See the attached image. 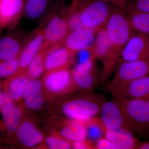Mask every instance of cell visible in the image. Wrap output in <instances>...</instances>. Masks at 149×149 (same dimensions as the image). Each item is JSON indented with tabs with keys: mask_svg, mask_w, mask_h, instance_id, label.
<instances>
[{
	"mask_svg": "<svg viewBox=\"0 0 149 149\" xmlns=\"http://www.w3.org/2000/svg\"><path fill=\"white\" fill-rule=\"evenodd\" d=\"M111 44V51L108 60L99 74L100 82L108 80L119 61L121 52L134 32L126 10L116 7L104 27Z\"/></svg>",
	"mask_w": 149,
	"mask_h": 149,
	"instance_id": "obj_1",
	"label": "cell"
},
{
	"mask_svg": "<svg viewBox=\"0 0 149 149\" xmlns=\"http://www.w3.org/2000/svg\"><path fill=\"white\" fill-rule=\"evenodd\" d=\"M104 96L94 92H85L82 95L67 100L63 104L61 111L69 119L86 123L97 117L104 102Z\"/></svg>",
	"mask_w": 149,
	"mask_h": 149,
	"instance_id": "obj_2",
	"label": "cell"
},
{
	"mask_svg": "<svg viewBox=\"0 0 149 149\" xmlns=\"http://www.w3.org/2000/svg\"><path fill=\"white\" fill-rule=\"evenodd\" d=\"M114 100L121 106L127 129L136 137L149 138V101L137 99Z\"/></svg>",
	"mask_w": 149,
	"mask_h": 149,
	"instance_id": "obj_3",
	"label": "cell"
},
{
	"mask_svg": "<svg viewBox=\"0 0 149 149\" xmlns=\"http://www.w3.org/2000/svg\"><path fill=\"white\" fill-rule=\"evenodd\" d=\"M83 26L97 33L105 26L117 6L102 0H74Z\"/></svg>",
	"mask_w": 149,
	"mask_h": 149,
	"instance_id": "obj_4",
	"label": "cell"
},
{
	"mask_svg": "<svg viewBox=\"0 0 149 149\" xmlns=\"http://www.w3.org/2000/svg\"><path fill=\"white\" fill-rule=\"evenodd\" d=\"M114 75L108 85L112 98H115L128 84L149 74V58L134 61H119Z\"/></svg>",
	"mask_w": 149,
	"mask_h": 149,
	"instance_id": "obj_5",
	"label": "cell"
},
{
	"mask_svg": "<svg viewBox=\"0 0 149 149\" xmlns=\"http://www.w3.org/2000/svg\"><path fill=\"white\" fill-rule=\"evenodd\" d=\"M96 58L91 54L86 61L78 63L71 70L73 83L76 89L84 92H94L100 83L97 73Z\"/></svg>",
	"mask_w": 149,
	"mask_h": 149,
	"instance_id": "obj_6",
	"label": "cell"
},
{
	"mask_svg": "<svg viewBox=\"0 0 149 149\" xmlns=\"http://www.w3.org/2000/svg\"><path fill=\"white\" fill-rule=\"evenodd\" d=\"M43 84L46 90L53 94H67L76 90L71 71L68 68L47 71Z\"/></svg>",
	"mask_w": 149,
	"mask_h": 149,
	"instance_id": "obj_7",
	"label": "cell"
},
{
	"mask_svg": "<svg viewBox=\"0 0 149 149\" xmlns=\"http://www.w3.org/2000/svg\"><path fill=\"white\" fill-rule=\"evenodd\" d=\"M0 142L10 141L21 123L22 109L15 102L0 110Z\"/></svg>",
	"mask_w": 149,
	"mask_h": 149,
	"instance_id": "obj_8",
	"label": "cell"
},
{
	"mask_svg": "<svg viewBox=\"0 0 149 149\" xmlns=\"http://www.w3.org/2000/svg\"><path fill=\"white\" fill-rule=\"evenodd\" d=\"M149 58V36L134 31L123 48L119 61H134Z\"/></svg>",
	"mask_w": 149,
	"mask_h": 149,
	"instance_id": "obj_9",
	"label": "cell"
},
{
	"mask_svg": "<svg viewBox=\"0 0 149 149\" xmlns=\"http://www.w3.org/2000/svg\"><path fill=\"white\" fill-rule=\"evenodd\" d=\"M45 42L44 28L40 27L27 37L21 53L19 56V64L15 74L25 72Z\"/></svg>",
	"mask_w": 149,
	"mask_h": 149,
	"instance_id": "obj_10",
	"label": "cell"
},
{
	"mask_svg": "<svg viewBox=\"0 0 149 149\" xmlns=\"http://www.w3.org/2000/svg\"><path fill=\"white\" fill-rule=\"evenodd\" d=\"M75 55L72 53L62 42L56 44L48 48L45 58L47 71L68 68L74 61Z\"/></svg>",
	"mask_w": 149,
	"mask_h": 149,
	"instance_id": "obj_11",
	"label": "cell"
},
{
	"mask_svg": "<svg viewBox=\"0 0 149 149\" xmlns=\"http://www.w3.org/2000/svg\"><path fill=\"white\" fill-rule=\"evenodd\" d=\"M105 129L126 128V123L122 108L118 102L112 99L105 101L101 108L98 116Z\"/></svg>",
	"mask_w": 149,
	"mask_h": 149,
	"instance_id": "obj_12",
	"label": "cell"
},
{
	"mask_svg": "<svg viewBox=\"0 0 149 149\" xmlns=\"http://www.w3.org/2000/svg\"><path fill=\"white\" fill-rule=\"evenodd\" d=\"M96 35L95 32L86 28L70 31L62 43L75 55L80 51L88 50L91 52Z\"/></svg>",
	"mask_w": 149,
	"mask_h": 149,
	"instance_id": "obj_13",
	"label": "cell"
},
{
	"mask_svg": "<svg viewBox=\"0 0 149 149\" xmlns=\"http://www.w3.org/2000/svg\"><path fill=\"white\" fill-rule=\"evenodd\" d=\"M27 0H0V27L12 29L18 23Z\"/></svg>",
	"mask_w": 149,
	"mask_h": 149,
	"instance_id": "obj_14",
	"label": "cell"
},
{
	"mask_svg": "<svg viewBox=\"0 0 149 149\" xmlns=\"http://www.w3.org/2000/svg\"><path fill=\"white\" fill-rule=\"evenodd\" d=\"M27 37L19 32H13L0 39V60L10 61L18 57Z\"/></svg>",
	"mask_w": 149,
	"mask_h": 149,
	"instance_id": "obj_15",
	"label": "cell"
},
{
	"mask_svg": "<svg viewBox=\"0 0 149 149\" xmlns=\"http://www.w3.org/2000/svg\"><path fill=\"white\" fill-rule=\"evenodd\" d=\"M69 31L66 16L54 15L44 28V43L49 48L62 42Z\"/></svg>",
	"mask_w": 149,
	"mask_h": 149,
	"instance_id": "obj_16",
	"label": "cell"
},
{
	"mask_svg": "<svg viewBox=\"0 0 149 149\" xmlns=\"http://www.w3.org/2000/svg\"><path fill=\"white\" fill-rule=\"evenodd\" d=\"M15 135L20 144L27 148H33L41 143L44 140L42 132L30 121L21 122Z\"/></svg>",
	"mask_w": 149,
	"mask_h": 149,
	"instance_id": "obj_17",
	"label": "cell"
},
{
	"mask_svg": "<svg viewBox=\"0 0 149 149\" xmlns=\"http://www.w3.org/2000/svg\"><path fill=\"white\" fill-rule=\"evenodd\" d=\"M104 136L113 143L118 149H136L140 142L130 130L123 127L105 129Z\"/></svg>",
	"mask_w": 149,
	"mask_h": 149,
	"instance_id": "obj_18",
	"label": "cell"
},
{
	"mask_svg": "<svg viewBox=\"0 0 149 149\" xmlns=\"http://www.w3.org/2000/svg\"><path fill=\"white\" fill-rule=\"evenodd\" d=\"M114 100L137 99L149 101V74L129 83Z\"/></svg>",
	"mask_w": 149,
	"mask_h": 149,
	"instance_id": "obj_19",
	"label": "cell"
},
{
	"mask_svg": "<svg viewBox=\"0 0 149 149\" xmlns=\"http://www.w3.org/2000/svg\"><path fill=\"white\" fill-rule=\"evenodd\" d=\"M22 99L27 108L34 111L41 109L45 103L42 82L38 79L30 78Z\"/></svg>",
	"mask_w": 149,
	"mask_h": 149,
	"instance_id": "obj_20",
	"label": "cell"
},
{
	"mask_svg": "<svg viewBox=\"0 0 149 149\" xmlns=\"http://www.w3.org/2000/svg\"><path fill=\"white\" fill-rule=\"evenodd\" d=\"M30 78L24 72L14 74L5 81L3 85L4 91L10 96L15 102L21 100Z\"/></svg>",
	"mask_w": 149,
	"mask_h": 149,
	"instance_id": "obj_21",
	"label": "cell"
},
{
	"mask_svg": "<svg viewBox=\"0 0 149 149\" xmlns=\"http://www.w3.org/2000/svg\"><path fill=\"white\" fill-rule=\"evenodd\" d=\"M60 134L70 143L87 140L86 123L73 119L64 120Z\"/></svg>",
	"mask_w": 149,
	"mask_h": 149,
	"instance_id": "obj_22",
	"label": "cell"
},
{
	"mask_svg": "<svg viewBox=\"0 0 149 149\" xmlns=\"http://www.w3.org/2000/svg\"><path fill=\"white\" fill-rule=\"evenodd\" d=\"M111 51V44L104 27L96 33L91 54L101 62L102 66L107 63Z\"/></svg>",
	"mask_w": 149,
	"mask_h": 149,
	"instance_id": "obj_23",
	"label": "cell"
},
{
	"mask_svg": "<svg viewBox=\"0 0 149 149\" xmlns=\"http://www.w3.org/2000/svg\"><path fill=\"white\" fill-rule=\"evenodd\" d=\"M48 48V46L44 43L40 51L27 67L25 72L29 78L38 79L46 70L45 58Z\"/></svg>",
	"mask_w": 149,
	"mask_h": 149,
	"instance_id": "obj_24",
	"label": "cell"
},
{
	"mask_svg": "<svg viewBox=\"0 0 149 149\" xmlns=\"http://www.w3.org/2000/svg\"><path fill=\"white\" fill-rule=\"evenodd\" d=\"M126 11L134 31L149 36V13Z\"/></svg>",
	"mask_w": 149,
	"mask_h": 149,
	"instance_id": "obj_25",
	"label": "cell"
},
{
	"mask_svg": "<svg viewBox=\"0 0 149 149\" xmlns=\"http://www.w3.org/2000/svg\"><path fill=\"white\" fill-rule=\"evenodd\" d=\"M87 141L93 145L99 139L104 137L105 128L102 125L98 116L93 118L86 123Z\"/></svg>",
	"mask_w": 149,
	"mask_h": 149,
	"instance_id": "obj_26",
	"label": "cell"
},
{
	"mask_svg": "<svg viewBox=\"0 0 149 149\" xmlns=\"http://www.w3.org/2000/svg\"><path fill=\"white\" fill-rule=\"evenodd\" d=\"M48 3L49 0H27L24 12L29 18L37 19L45 11Z\"/></svg>",
	"mask_w": 149,
	"mask_h": 149,
	"instance_id": "obj_27",
	"label": "cell"
},
{
	"mask_svg": "<svg viewBox=\"0 0 149 149\" xmlns=\"http://www.w3.org/2000/svg\"><path fill=\"white\" fill-rule=\"evenodd\" d=\"M66 18L70 31L86 28L83 26L80 20V15L77 10L76 2L74 0H72Z\"/></svg>",
	"mask_w": 149,
	"mask_h": 149,
	"instance_id": "obj_28",
	"label": "cell"
},
{
	"mask_svg": "<svg viewBox=\"0 0 149 149\" xmlns=\"http://www.w3.org/2000/svg\"><path fill=\"white\" fill-rule=\"evenodd\" d=\"M19 56L10 61L0 60V78H8L13 75L18 69Z\"/></svg>",
	"mask_w": 149,
	"mask_h": 149,
	"instance_id": "obj_29",
	"label": "cell"
},
{
	"mask_svg": "<svg viewBox=\"0 0 149 149\" xmlns=\"http://www.w3.org/2000/svg\"><path fill=\"white\" fill-rule=\"evenodd\" d=\"M48 148L51 149H69L72 148L70 142L63 138L60 134H53L46 139Z\"/></svg>",
	"mask_w": 149,
	"mask_h": 149,
	"instance_id": "obj_30",
	"label": "cell"
},
{
	"mask_svg": "<svg viewBox=\"0 0 149 149\" xmlns=\"http://www.w3.org/2000/svg\"><path fill=\"white\" fill-rule=\"evenodd\" d=\"M126 10L149 13V0H130L126 4Z\"/></svg>",
	"mask_w": 149,
	"mask_h": 149,
	"instance_id": "obj_31",
	"label": "cell"
},
{
	"mask_svg": "<svg viewBox=\"0 0 149 149\" xmlns=\"http://www.w3.org/2000/svg\"><path fill=\"white\" fill-rule=\"evenodd\" d=\"M96 149H118L113 143L104 136L99 139L94 145Z\"/></svg>",
	"mask_w": 149,
	"mask_h": 149,
	"instance_id": "obj_32",
	"label": "cell"
},
{
	"mask_svg": "<svg viewBox=\"0 0 149 149\" xmlns=\"http://www.w3.org/2000/svg\"><path fill=\"white\" fill-rule=\"evenodd\" d=\"M72 148L74 149H94V146L88 141H74L71 143Z\"/></svg>",
	"mask_w": 149,
	"mask_h": 149,
	"instance_id": "obj_33",
	"label": "cell"
},
{
	"mask_svg": "<svg viewBox=\"0 0 149 149\" xmlns=\"http://www.w3.org/2000/svg\"><path fill=\"white\" fill-rule=\"evenodd\" d=\"M13 102H15L6 92L0 91V110L6 105Z\"/></svg>",
	"mask_w": 149,
	"mask_h": 149,
	"instance_id": "obj_34",
	"label": "cell"
},
{
	"mask_svg": "<svg viewBox=\"0 0 149 149\" xmlns=\"http://www.w3.org/2000/svg\"><path fill=\"white\" fill-rule=\"evenodd\" d=\"M102 1L111 3L123 9L126 10V0H102Z\"/></svg>",
	"mask_w": 149,
	"mask_h": 149,
	"instance_id": "obj_35",
	"label": "cell"
},
{
	"mask_svg": "<svg viewBox=\"0 0 149 149\" xmlns=\"http://www.w3.org/2000/svg\"><path fill=\"white\" fill-rule=\"evenodd\" d=\"M136 149H149V141L145 142L140 141Z\"/></svg>",
	"mask_w": 149,
	"mask_h": 149,
	"instance_id": "obj_36",
	"label": "cell"
},
{
	"mask_svg": "<svg viewBox=\"0 0 149 149\" xmlns=\"http://www.w3.org/2000/svg\"><path fill=\"white\" fill-rule=\"evenodd\" d=\"M3 88V85H2V83L0 82V91H2V88Z\"/></svg>",
	"mask_w": 149,
	"mask_h": 149,
	"instance_id": "obj_37",
	"label": "cell"
},
{
	"mask_svg": "<svg viewBox=\"0 0 149 149\" xmlns=\"http://www.w3.org/2000/svg\"><path fill=\"white\" fill-rule=\"evenodd\" d=\"M130 0H126V4H127V3L129 1H130Z\"/></svg>",
	"mask_w": 149,
	"mask_h": 149,
	"instance_id": "obj_38",
	"label": "cell"
},
{
	"mask_svg": "<svg viewBox=\"0 0 149 149\" xmlns=\"http://www.w3.org/2000/svg\"><path fill=\"white\" fill-rule=\"evenodd\" d=\"M65 0H62V3H63L64 2Z\"/></svg>",
	"mask_w": 149,
	"mask_h": 149,
	"instance_id": "obj_39",
	"label": "cell"
},
{
	"mask_svg": "<svg viewBox=\"0 0 149 149\" xmlns=\"http://www.w3.org/2000/svg\"><path fill=\"white\" fill-rule=\"evenodd\" d=\"M1 27H0V32H1Z\"/></svg>",
	"mask_w": 149,
	"mask_h": 149,
	"instance_id": "obj_40",
	"label": "cell"
},
{
	"mask_svg": "<svg viewBox=\"0 0 149 149\" xmlns=\"http://www.w3.org/2000/svg\"></svg>",
	"mask_w": 149,
	"mask_h": 149,
	"instance_id": "obj_41",
	"label": "cell"
},
{
	"mask_svg": "<svg viewBox=\"0 0 149 149\" xmlns=\"http://www.w3.org/2000/svg\"></svg>",
	"mask_w": 149,
	"mask_h": 149,
	"instance_id": "obj_42",
	"label": "cell"
}]
</instances>
